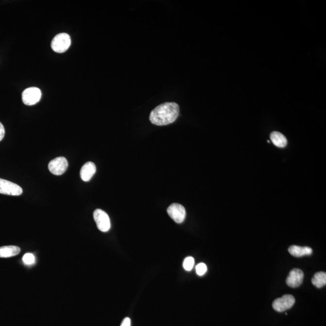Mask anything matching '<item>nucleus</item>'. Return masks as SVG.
Wrapping results in <instances>:
<instances>
[{"mask_svg":"<svg viewBox=\"0 0 326 326\" xmlns=\"http://www.w3.org/2000/svg\"><path fill=\"white\" fill-rule=\"evenodd\" d=\"M179 107L176 103H163L152 111L150 121L152 124L164 126L174 123L179 117Z\"/></svg>","mask_w":326,"mask_h":326,"instance_id":"obj_1","label":"nucleus"},{"mask_svg":"<svg viewBox=\"0 0 326 326\" xmlns=\"http://www.w3.org/2000/svg\"><path fill=\"white\" fill-rule=\"evenodd\" d=\"M71 45V38L68 34L61 33L57 34L51 42V46L56 53H62L68 50Z\"/></svg>","mask_w":326,"mask_h":326,"instance_id":"obj_2","label":"nucleus"},{"mask_svg":"<svg viewBox=\"0 0 326 326\" xmlns=\"http://www.w3.org/2000/svg\"><path fill=\"white\" fill-rule=\"evenodd\" d=\"M94 219L97 224V227L100 231L107 232L111 228L110 217L105 211L101 209H96L93 213Z\"/></svg>","mask_w":326,"mask_h":326,"instance_id":"obj_3","label":"nucleus"},{"mask_svg":"<svg viewBox=\"0 0 326 326\" xmlns=\"http://www.w3.org/2000/svg\"><path fill=\"white\" fill-rule=\"evenodd\" d=\"M295 299L292 295H285L282 297L276 299L273 303L274 310L278 312H285L290 310L294 305Z\"/></svg>","mask_w":326,"mask_h":326,"instance_id":"obj_4","label":"nucleus"},{"mask_svg":"<svg viewBox=\"0 0 326 326\" xmlns=\"http://www.w3.org/2000/svg\"><path fill=\"white\" fill-rule=\"evenodd\" d=\"M41 96V91L39 88L31 87L26 89L22 93V100L26 105H34L39 102Z\"/></svg>","mask_w":326,"mask_h":326,"instance_id":"obj_5","label":"nucleus"},{"mask_svg":"<svg viewBox=\"0 0 326 326\" xmlns=\"http://www.w3.org/2000/svg\"><path fill=\"white\" fill-rule=\"evenodd\" d=\"M68 166L67 160L65 157H59L49 163V169L53 175H61L65 172Z\"/></svg>","mask_w":326,"mask_h":326,"instance_id":"obj_6","label":"nucleus"},{"mask_svg":"<svg viewBox=\"0 0 326 326\" xmlns=\"http://www.w3.org/2000/svg\"><path fill=\"white\" fill-rule=\"evenodd\" d=\"M167 212L170 217L178 224L182 223L186 218V209L181 204L174 203L170 205Z\"/></svg>","mask_w":326,"mask_h":326,"instance_id":"obj_7","label":"nucleus"},{"mask_svg":"<svg viewBox=\"0 0 326 326\" xmlns=\"http://www.w3.org/2000/svg\"><path fill=\"white\" fill-rule=\"evenodd\" d=\"M0 194L11 196H19L23 194V189L14 182L0 179Z\"/></svg>","mask_w":326,"mask_h":326,"instance_id":"obj_8","label":"nucleus"},{"mask_svg":"<svg viewBox=\"0 0 326 326\" xmlns=\"http://www.w3.org/2000/svg\"><path fill=\"white\" fill-rule=\"evenodd\" d=\"M304 273L300 269L295 268L290 271L286 278V284L291 288H297L302 284Z\"/></svg>","mask_w":326,"mask_h":326,"instance_id":"obj_9","label":"nucleus"},{"mask_svg":"<svg viewBox=\"0 0 326 326\" xmlns=\"http://www.w3.org/2000/svg\"><path fill=\"white\" fill-rule=\"evenodd\" d=\"M96 172V167L95 163L91 162L86 163L81 168L80 175L82 181L88 182L92 179L93 175Z\"/></svg>","mask_w":326,"mask_h":326,"instance_id":"obj_10","label":"nucleus"},{"mask_svg":"<svg viewBox=\"0 0 326 326\" xmlns=\"http://www.w3.org/2000/svg\"><path fill=\"white\" fill-rule=\"evenodd\" d=\"M289 253L291 255L300 258L304 256L310 255L312 254V249L309 246H300L297 245H292L288 249Z\"/></svg>","mask_w":326,"mask_h":326,"instance_id":"obj_11","label":"nucleus"},{"mask_svg":"<svg viewBox=\"0 0 326 326\" xmlns=\"http://www.w3.org/2000/svg\"><path fill=\"white\" fill-rule=\"evenodd\" d=\"M18 246L9 245L0 247V258H7L16 256L20 253Z\"/></svg>","mask_w":326,"mask_h":326,"instance_id":"obj_12","label":"nucleus"},{"mask_svg":"<svg viewBox=\"0 0 326 326\" xmlns=\"http://www.w3.org/2000/svg\"><path fill=\"white\" fill-rule=\"evenodd\" d=\"M271 140L273 144L278 147H285L287 145L288 141L281 133L272 132L270 135Z\"/></svg>","mask_w":326,"mask_h":326,"instance_id":"obj_13","label":"nucleus"},{"mask_svg":"<svg viewBox=\"0 0 326 326\" xmlns=\"http://www.w3.org/2000/svg\"><path fill=\"white\" fill-rule=\"evenodd\" d=\"M312 283L317 288H322L326 284V273L325 272H318L315 274L312 278Z\"/></svg>","mask_w":326,"mask_h":326,"instance_id":"obj_14","label":"nucleus"},{"mask_svg":"<svg viewBox=\"0 0 326 326\" xmlns=\"http://www.w3.org/2000/svg\"><path fill=\"white\" fill-rule=\"evenodd\" d=\"M194 264L195 260L194 258H192V257H187V258L185 259L184 261L183 267L185 270L190 271L194 268Z\"/></svg>","mask_w":326,"mask_h":326,"instance_id":"obj_15","label":"nucleus"},{"mask_svg":"<svg viewBox=\"0 0 326 326\" xmlns=\"http://www.w3.org/2000/svg\"><path fill=\"white\" fill-rule=\"evenodd\" d=\"M23 261L26 265H32L35 261V258L33 254L27 253L24 254L23 258Z\"/></svg>","mask_w":326,"mask_h":326,"instance_id":"obj_16","label":"nucleus"},{"mask_svg":"<svg viewBox=\"0 0 326 326\" xmlns=\"http://www.w3.org/2000/svg\"><path fill=\"white\" fill-rule=\"evenodd\" d=\"M207 271V267L206 264L200 263L197 264L196 266V271L197 275L201 276L204 275Z\"/></svg>","mask_w":326,"mask_h":326,"instance_id":"obj_17","label":"nucleus"},{"mask_svg":"<svg viewBox=\"0 0 326 326\" xmlns=\"http://www.w3.org/2000/svg\"><path fill=\"white\" fill-rule=\"evenodd\" d=\"M5 134V130L4 126L0 122V142L3 139Z\"/></svg>","mask_w":326,"mask_h":326,"instance_id":"obj_18","label":"nucleus"},{"mask_svg":"<svg viewBox=\"0 0 326 326\" xmlns=\"http://www.w3.org/2000/svg\"><path fill=\"white\" fill-rule=\"evenodd\" d=\"M131 326V322H130V318L127 317L125 318L124 320H123L122 324L120 326Z\"/></svg>","mask_w":326,"mask_h":326,"instance_id":"obj_19","label":"nucleus"}]
</instances>
